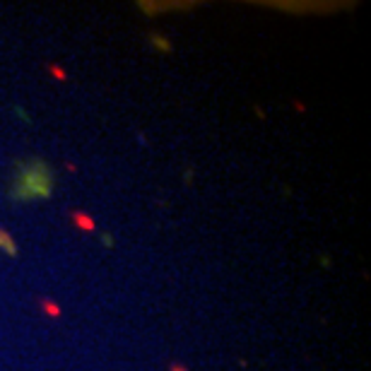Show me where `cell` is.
<instances>
[{
	"label": "cell",
	"instance_id": "1",
	"mask_svg": "<svg viewBox=\"0 0 371 371\" xmlns=\"http://www.w3.org/2000/svg\"><path fill=\"white\" fill-rule=\"evenodd\" d=\"M55 191L53 166L41 157H29L15 162L12 178L8 183V196L12 203H29V200H48Z\"/></svg>",
	"mask_w": 371,
	"mask_h": 371
},
{
	"label": "cell",
	"instance_id": "2",
	"mask_svg": "<svg viewBox=\"0 0 371 371\" xmlns=\"http://www.w3.org/2000/svg\"><path fill=\"white\" fill-rule=\"evenodd\" d=\"M147 44L152 46L154 51H159V53H171V51H174V44H171L166 36H162V34H154V32L147 36Z\"/></svg>",
	"mask_w": 371,
	"mask_h": 371
},
{
	"label": "cell",
	"instance_id": "3",
	"mask_svg": "<svg viewBox=\"0 0 371 371\" xmlns=\"http://www.w3.org/2000/svg\"><path fill=\"white\" fill-rule=\"evenodd\" d=\"M0 251L8 253V256H17L20 253V249H17V243H15V239H12L8 231L0 227Z\"/></svg>",
	"mask_w": 371,
	"mask_h": 371
},
{
	"label": "cell",
	"instance_id": "4",
	"mask_svg": "<svg viewBox=\"0 0 371 371\" xmlns=\"http://www.w3.org/2000/svg\"><path fill=\"white\" fill-rule=\"evenodd\" d=\"M70 219H75V224L80 227V229H85V231H92V229H94V219L87 217V215H82V212H77V210H73V212H70Z\"/></svg>",
	"mask_w": 371,
	"mask_h": 371
},
{
	"label": "cell",
	"instance_id": "5",
	"mask_svg": "<svg viewBox=\"0 0 371 371\" xmlns=\"http://www.w3.org/2000/svg\"><path fill=\"white\" fill-rule=\"evenodd\" d=\"M41 306L46 308V314H48L51 318H58V314H60V308H58L53 301H48V299H41Z\"/></svg>",
	"mask_w": 371,
	"mask_h": 371
},
{
	"label": "cell",
	"instance_id": "6",
	"mask_svg": "<svg viewBox=\"0 0 371 371\" xmlns=\"http://www.w3.org/2000/svg\"><path fill=\"white\" fill-rule=\"evenodd\" d=\"M169 371H188L186 366H178V364H169Z\"/></svg>",
	"mask_w": 371,
	"mask_h": 371
},
{
	"label": "cell",
	"instance_id": "7",
	"mask_svg": "<svg viewBox=\"0 0 371 371\" xmlns=\"http://www.w3.org/2000/svg\"><path fill=\"white\" fill-rule=\"evenodd\" d=\"M104 246H113V239H111L109 234H104Z\"/></svg>",
	"mask_w": 371,
	"mask_h": 371
}]
</instances>
